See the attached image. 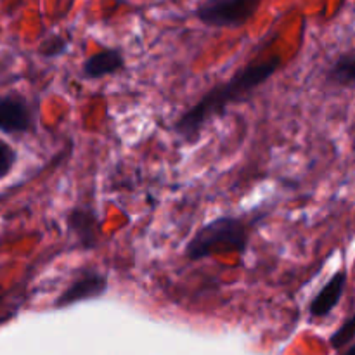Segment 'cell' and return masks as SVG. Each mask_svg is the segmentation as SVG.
Instances as JSON below:
<instances>
[{"instance_id":"obj_1","label":"cell","mask_w":355,"mask_h":355,"mask_svg":"<svg viewBox=\"0 0 355 355\" xmlns=\"http://www.w3.org/2000/svg\"><path fill=\"white\" fill-rule=\"evenodd\" d=\"M283 64L281 55H270L269 59L250 62L243 66L236 75L225 82L211 87L194 106H191L179 120L173 123V132L184 144H194L203 134L205 125L214 118L222 116L231 104L246 101L259 87L279 71Z\"/></svg>"},{"instance_id":"obj_2","label":"cell","mask_w":355,"mask_h":355,"mask_svg":"<svg viewBox=\"0 0 355 355\" xmlns=\"http://www.w3.org/2000/svg\"><path fill=\"white\" fill-rule=\"evenodd\" d=\"M250 243V224L239 217H217L198 229L187 243L184 255L200 262L220 253H245Z\"/></svg>"},{"instance_id":"obj_3","label":"cell","mask_w":355,"mask_h":355,"mask_svg":"<svg viewBox=\"0 0 355 355\" xmlns=\"http://www.w3.org/2000/svg\"><path fill=\"white\" fill-rule=\"evenodd\" d=\"M262 3L259 0H214L194 9V17L210 28H239L248 23Z\"/></svg>"},{"instance_id":"obj_4","label":"cell","mask_w":355,"mask_h":355,"mask_svg":"<svg viewBox=\"0 0 355 355\" xmlns=\"http://www.w3.org/2000/svg\"><path fill=\"white\" fill-rule=\"evenodd\" d=\"M110 288V277L101 270L87 267L80 270L78 276L61 291L54 300V309H68L80 302L96 300V298L104 297Z\"/></svg>"},{"instance_id":"obj_5","label":"cell","mask_w":355,"mask_h":355,"mask_svg":"<svg viewBox=\"0 0 355 355\" xmlns=\"http://www.w3.org/2000/svg\"><path fill=\"white\" fill-rule=\"evenodd\" d=\"M35 113L31 104L19 94L0 96V132L26 134L33 130Z\"/></svg>"},{"instance_id":"obj_6","label":"cell","mask_w":355,"mask_h":355,"mask_svg":"<svg viewBox=\"0 0 355 355\" xmlns=\"http://www.w3.org/2000/svg\"><path fill=\"white\" fill-rule=\"evenodd\" d=\"M66 227L83 250H94L103 232V222L92 207H75L66 215Z\"/></svg>"},{"instance_id":"obj_7","label":"cell","mask_w":355,"mask_h":355,"mask_svg":"<svg viewBox=\"0 0 355 355\" xmlns=\"http://www.w3.org/2000/svg\"><path fill=\"white\" fill-rule=\"evenodd\" d=\"M347 288V270H338L333 274L331 279L319 290V293L309 304V314L312 319H324L342 302Z\"/></svg>"},{"instance_id":"obj_8","label":"cell","mask_w":355,"mask_h":355,"mask_svg":"<svg viewBox=\"0 0 355 355\" xmlns=\"http://www.w3.org/2000/svg\"><path fill=\"white\" fill-rule=\"evenodd\" d=\"M125 68L123 52L120 49H103L89 55L82 64V75L87 80H99L104 76L116 75Z\"/></svg>"},{"instance_id":"obj_9","label":"cell","mask_w":355,"mask_h":355,"mask_svg":"<svg viewBox=\"0 0 355 355\" xmlns=\"http://www.w3.org/2000/svg\"><path fill=\"white\" fill-rule=\"evenodd\" d=\"M328 78L335 85H355V54H343L336 59L329 68Z\"/></svg>"},{"instance_id":"obj_10","label":"cell","mask_w":355,"mask_h":355,"mask_svg":"<svg viewBox=\"0 0 355 355\" xmlns=\"http://www.w3.org/2000/svg\"><path fill=\"white\" fill-rule=\"evenodd\" d=\"M69 51V40L62 35H52V37L45 38L44 42L38 47V54L42 58H59V55H64Z\"/></svg>"},{"instance_id":"obj_11","label":"cell","mask_w":355,"mask_h":355,"mask_svg":"<svg viewBox=\"0 0 355 355\" xmlns=\"http://www.w3.org/2000/svg\"><path fill=\"white\" fill-rule=\"evenodd\" d=\"M352 340H355V314L350 315L335 333L329 338V345L333 347L335 350L343 349V347L349 345Z\"/></svg>"},{"instance_id":"obj_12","label":"cell","mask_w":355,"mask_h":355,"mask_svg":"<svg viewBox=\"0 0 355 355\" xmlns=\"http://www.w3.org/2000/svg\"><path fill=\"white\" fill-rule=\"evenodd\" d=\"M17 162V153L0 139V179L7 177Z\"/></svg>"},{"instance_id":"obj_13","label":"cell","mask_w":355,"mask_h":355,"mask_svg":"<svg viewBox=\"0 0 355 355\" xmlns=\"http://www.w3.org/2000/svg\"><path fill=\"white\" fill-rule=\"evenodd\" d=\"M343 355H355V345H352V347H350V349H349V350H347V352H345V354H343Z\"/></svg>"}]
</instances>
